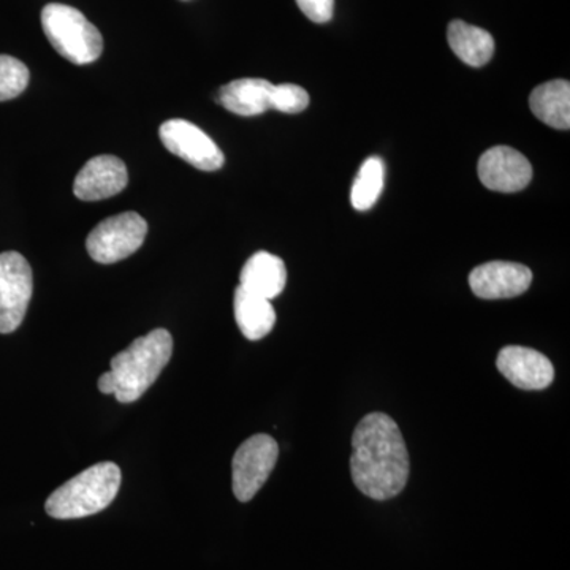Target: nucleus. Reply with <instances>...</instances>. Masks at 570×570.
I'll return each instance as SVG.
<instances>
[{
    "label": "nucleus",
    "mask_w": 570,
    "mask_h": 570,
    "mask_svg": "<svg viewBox=\"0 0 570 570\" xmlns=\"http://www.w3.org/2000/svg\"><path fill=\"white\" fill-rule=\"evenodd\" d=\"M448 40L452 51L468 66L483 67L493 58V37L478 26L461 20L452 21L448 29Z\"/></svg>",
    "instance_id": "f3484780"
},
{
    "label": "nucleus",
    "mask_w": 570,
    "mask_h": 570,
    "mask_svg": "<svg viewBox=\"0 0 570 570\" xmlns=\"http://www.w3.org/2000/svg\"><path fill=\"white\" fill-rule=\"evenodd\" d=\"M479 178L487 189L494 193H520L531 183L532 167L517 149L497 146L480 157Z\"/></svg>",
    "instance_id": "1a4fd4ad"
},
{
    "label": "nucleus",
    "mask_w": 570,
    "mask_h": 570,
    "mask_svg": "<svg viewBox=\"0 0 570 570\" xmlns=\"http://www.w3.org/2000/svg\"><path fill=\"white\" fill-rule=\"evenodd\" d=\"M309 105V94L298 85H277L272 92V110L296 115L305 111Z\"/></svg>",
    "instance_id": "aec40b11"
},
{
    "label": "nucleus",
    "mask_w": 570,
    "mask_h": 570,
    "mask_svg": "<svg viewBox=\"0 0 570 570\" xmlns=\"http://www.w3.org/2000/svg\"><path fill=\"white\" fill-rule=\"evenodd\" d=\"M299 10L317 24H324L333 18L335 11V0H296Z\"/></svg>",
    "instance_id": "412c9836"
},
{
    "label": "nucleus",
    "mask_w": 570,
    "mask_h": 570,
    "mask_svg": "<svg viewBox=\"0 0 570 570\" xmlns=\"http://www.w3.org/2000/svg\"><path fill=\"white\" fill-rule=\"evenodd\" d=\"M239 281H242L239 285L246 291L264 296L272 302L277 295L283 294L285 284H287V269H285L283 258L261 250V253H255L243 266Z\"/></svg>",
    "instance_id": "4468645a"
},
{
    "label": "nucleus",
    "mask_w": 570,
    "mask_h": 570,
    "mask_svg": "<svg viewBox=\"0 0 570 570\" xmlns=\"http://www.w3.org/2000/svg\"><path fill=\"white\" fill-rule=\"evenodd\" d=\"M148 224L140 214L127 212L107 217L88 236L86 247L97 264L111 265L140 249Z\"/></svg>",
    "instance_id": "39448f33"
},
{
    "label": "nucleus",
    "mask_w": 570,
    "mask_h": 570,
    "mask_svg": "<svg viewBox=\"0 0 570 570\" xmlns=\"http://www.w3.org/2000/svg\"><path fill=\"white\" fill-rule=\"evenodd\" d=\"M29 78V69L20 59L0 55V102H7L24 92Z\"/></svg>",
    "instance_id": "6ab92c4d"
},
{
    "label": "nucleus",
    "mask_w": 570,
    "mask_h": 570,
    "mask_svg": "<svg viewBox=\"0 0 570 570\" xmlns=\"http://www.w3.org/2000/svg\"><path fill=\"white\" fill-rule=\"evenodd\" d=\"M174 354V337L164 328L137 337L126 351L111 358L116 400L135 403L151 387Z\"/></svg>",
    "instance_id": "f03ea898"
},
{
    "label": "nucleus",
    "mask_w": 570,
    "mask_h": 570,
    "mask_svg": "<svg viewBox=\"0 0 570 570\" xmlns=\"http://www.w3.org/2000/svg\"><path fill=\"white\" fill-rule=\"evenodd\" d=\"M129 183L126 164L116 156H97L81 168L73 183L75 197L82 202H99L115 197Z\"/></svg>",
    "instance_id": "f8f14e48"
},
{
    "label": "nucleus",
    "mask_w": 570,
    "mask_h": 570,
    "mask_svg": "<svg viewBox=\"0 0 570 570\" xmlns=\"http://www.w3.org/2000/svg\"><path fill=\"white\" fill-rule=\"evenodd\" d=\"M385 167L379 157H370L360 167L352 184L351 202L356 212H367L377 204L384 190Z\"/></svg>",
    "instance_id": "a211bd4d"
},
{
    "label": "nucleus",
    "mask_w": 570,
    "mask_h": 570,
    "mask_svg": "<svg viewBox=\"0 0 570 570\" xmlns=\"http://www.w3.org/2000/svg\"><path fill=\"white\" fill-rule=\"evenodd\" d=\"M234 311L236 324L249 341L264 340L275 328L276 311L272 302L242 285L235 291Z\"/></svg>",
    "instance_id": "2eb2a0df"
},
{
    "label": "nucleus",
    "mask_w": 570,
    "mask_h": 570,
    "mask_svg": "<svg viewBox=\"0 0 570 570\" xmlns=\"http://www.w3.org/2000/svg\"><path fill=\"white\" fill-rule=\"evenodd\" d=\"M279 445L268 434H255L236 450L232 474H234V493L242 502L250 501L265 485L276 466Z\"/></svg>",
    "instance_id": "0eeeda50"
},
{
    "label": "nucleus",
    "mask_w": 570,
    "mask_h": 570,
    "mask_svg": "<svg viewBox=\"0 0 570 570\" xmlns=\"http://www.w3.org/2000/svg\"><path fill=\"white\" fill-rule=\"evenodd\" d=\"M531 283V269L513 262H489L469 275L472 294L482 299L515 298L523 295Z\"/></svg>",
    "instance_id": "9d476101"
},
{
    "label": "nucleus",
    "mask_w": 570,
    "mask_h": 570,
    "mask_svg": "<svg viewBox=\"0 0 570 570\" xmlns=\"http://www.w3.org/2000/svg\"><path fill=\"white\" fill-rule=\"evenodd\" d=\"M497 366L517 389L546 390L554 379V367L549 358L530 347L508 346L499 352Z\"/></svg>",
    "instance_id": "9b49d317"
},
{
    "label": "nucleus",
    "mask_w": 570,
    "mask_h": 570,
    "mask_svg": "<svg viewBox=\"0 0 570 570\" xmlns=\"http://www.w3.org/2000/svg\"><path fill=\"white\" fill-rule=\"evenodd\" d=\"M41 28L52 48L77 66L97 61L102 55V33L73 7L48 3L41 10Z\"/></svg>",
    "instance_id": "20e7f679"
},
{
    "label": "nucleus",
    "mask_w": 570,
    "mask_h": 570,
    "mask_svg": "<svg viewBox=\"0 0 570 570\" xmlns=\"http://www.w3.org/2000/svg\"><path fill=\"white\" fill-rule=\"evenodd\" d=\"M32 268L20 253L0 254V333L20 328L32 298Z\"/></svg>",
    "instance_id": "423d86ee"
},
{
    "label": "nucleus",
    "mask_w": 570,
    "mask_h": 570,
    "mask_svg": "<svg viewBox=\"0 0 570 570\" xmlns=\"http://www.w3.org/2000/svg\"><path fill=\"white\" fill-rule=\"evenodd\" d=\"M531 111L535 118L558 130L570 127V85L566 80H554L540 85L530 97Z\"/></svg>",
    "instance_id": "dca6fc26"
},
{
    "label": "nucleus",
    "mask_w": 570,
    "mask_h": 570,
    "mask_svg": "<svg viewBox=\"0 0 570 570\" xmlns=\"http://www.w3.org/2000/svg\"><path fill=\"white\" fill-rule=\"evenodd\" d=\"M118 464L99 463L80 472L47 499L45 510L56 520L85 519L102 512L115 501L121 487Z\"/></svg>",
    "instance_id": "7ed1b4c3"
},
{
    "label": "nucleus",
    "mask_w": 570,
    "mask_h": 570,
    "mask_svg": "<svg viewBox=\"0 0 570 570\" xmlns=\"http://www.w3.org/2000/svg\"><path fill=\"white\" fill-rule=\"evenodd\" d=\"M99 390L105 393V395H112L115 393V384H112V377L110 371L108 373L102 374L99 379Z\"/></svg>",
    "instance_id": "4be33fe9"
},
{
    "label": "nucleus",
    "mask_w": 570,
    "mask_h": 570,
    "mask_svg": "<svg viewBox=\"0 0 570 570\" xmlns=\"http://www.w3.org/2000/svg\"><path fill=\"white\" fill-rule=\"evenodd\" d=\"M411 461L395 420L373 412L360 420L352 436L351 474L356 489L387 501L406 489Z\"/></svg>",
    "instance_id": "f257e3e1"
},
{
    "label": "nucleus",
    "mask_w": 570,
    "mask_h": 570,
    "mask_svg": "<svg viewBox=\"0 0 570 570\" xmlns=\"http://www.w3.org/2000/svg\"><path fill=\"white\" fill-rule=\"evenodd\" d=\"M275 85L262 78H242L228 82L217 94V104L238 116H258L272 110Z\"/></svg>",
    "instance_id": "ddd939ff"
},
{
    "label": "nucleus",
    "mask_w": 570,
    "mask_h": 570,
    "mask_svg": "<svg viewBox=\"0 0 570 570\" xmlns=\"http://www.w3.org/2000/svg\"><path fill=\"white\" fill-rule=\"evenodd\" d=\"M159 135L168 151L198 170L216 171L223 168L225 157L219 146L195 124L170 119L160 126Z\"/></svg>",
    "instance_id": "6e6552de"
}]
</instances>
